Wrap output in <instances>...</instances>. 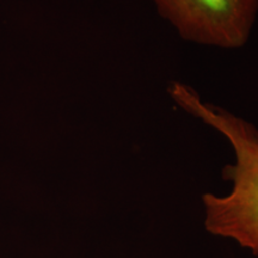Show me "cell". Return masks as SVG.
I'll use <instances>...</instances> for the list:
<instances>
[{"mask_svg": "<svg viewBox=\"0 0 258 258\" xmlns=\"http://www.w3.org/2000/svg\"><path fill=\"white\" fill-rule=\"evenodd\" d=\"M166 91L180 110L220 134L233 151V163L222 170L230 191L202 195L206 231L234 240L258 257V127L203 99L185 83H170Z\"/></svg>", "mask_w": 258, "mask_h": 258, "instance_id": "6da1fadb", "label": "cell"}, {"mask_svg": "<svg viewBox=\"0 0 258 258\" xmlns=\"http://www.w3.org/2000/svg\"><path fill=\"white\" fill-rule=\"evenodd\" d=\"M179 36L192 43L238 49L247 43L258 0H152Z\"/></svg>", "mask_w": 258, "mask_h": 258, "instance_id": "7a4b0ae2", "label": "cell"}]
</instances>
